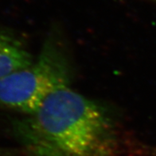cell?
Listing matches in <instances>:
<instances>
[{"label": "cell", "mask_w": 156, "mask_h": 156, "mask_svg": "<svg viewBox=\"0 0 156 156\" xmlns=\"http://www.w3.org/2000/svg\"><path fill=\"white\" fill-rule=\"evenodd\" d=\"M30 52L21 42L0 30V79L31 64Z\"/></svg>", "instance_id": "cell-3"}, {"label": "cell", "mask_w": 156, "mask_h": 156, "mask_svg": "<svg viewBox=\"0 0 156 156\" xmlns=\"http://www.w3.org/2000/svg\"><path fill=\"white\" fill-rule=\"evenodd\" d=\"M71 78L69 59L52 37L46 40L35 61L0 79V105L32 114L50 95L69 87Z\"/></svg>", "instance_id": "cell-2"}, {"label": "cell", "mask_w": 156, "mask_h": 156, "mask_svg": "<svg viewBox=\"0 0 156 156\" xmlns=\"http://www.w3.org/2000/svg\"><path fill=\"white\" fill-rule=\"evenodd\" d=\"M14 133L28 156H115L118 148L108 112L69 87L16 123Z\"/></svg>", "instance_id": "cell-1"}, {"label": "cell", "mask_w": 156, "mask_h": 156, "mask_svg": "<svg viewBox=\"0 0 156 156\" xmlns=\"http://www.w3.org/2000/svg\"><path fill=\"white\" fill-rule=\"evenodd\" d=\"M155 1H156V0H155Z\"/></svg>", "instance_id": "cell-4"}]
</instances>
